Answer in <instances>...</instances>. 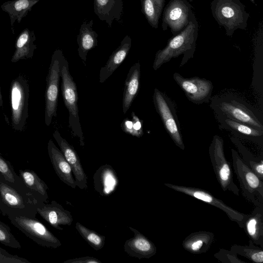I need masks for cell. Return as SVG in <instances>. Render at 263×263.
Returning a JSON list of instances; mask_svg holds the SVG:
<instances>
[{
	"mask_svg": "<svg viewBox=\"0 0 263 263\" xmlns=\"http://www.w3.org/2000/svg\"><path fill=\"white\" fill-rule=\"evenodd\" d=\"M0 174L2 175L6 180L14 184L22 192L32 196L30 191L27 188L20 176L14 171L11 163L8 160L5 159L2 156L1 153Z\"/></svg>",
	"mask_w": 263,
	"mask_h": 263,
	"instance_id": "4dcf8cb0",
	"label": "cell"
},
{
	"mask_svg": "<svg viewBox=\"0 0 263 263\" xmlns=\"http://www.w3.org/2000/svg\"><path fill=\"white\" fill-rule=\"evenodd\" d=\"M93 9L99 18L111 27L114 21L121 22L123 11L122 0H94Z\"/></svg>",
	"mask_w": 263,
	"mask_h": 263,
	"instance_id": "7402d4cb",
	"label": "cell"
},
{
	"mask_svg": "<svg viewBox=\"0 0 263 263\" xmlns=\"http://www.w3.org/2000/svg\"><path fill=\"white\" fill-rule=\"evenodd\" d=\"M61 91L64 103L69 112V127L72 134L79 138L80 145H85L78 107V95L76 83L71 76L68 62L63 55L61 60Z\"/></svg>",
	"mask_w": 263,
	"mask_h": 263,
	"instance_id": "5b68a950",
	"label": "cell"
},
{
	"mask_svg": "<svg viewBox=\"0 0 263 263\" xmlns=\"http://www.w3.org/2000/svg\"><path fill=\"white\" fill-rule=\"evenodd\" d=\"M214 240V233L199 231L187 236L183 240L182 246L186 251L194 254L206 252L211 248Z\"/></svg>",
	"mask_w": 263,
	"mask_h": 263,
	"instance_id": "4316f807",
	"label": "cell"
},
{
	"mask_svg": "<svg viewBox=\"0 0 263 263\" xmlns=\"http://www.w3.org/2000/svg\"><path fill=\"white\" fill-rule=\"evenodd\" d=\"M47 151L53 169L59 179L66 185L75 189L77 186L71 168L62 152L51 139L47 144Z\"/></svg>",
	"mask_w": 263,
	"mask_h": 263,
	"instance_id": "d6986e66",
	"label": "cell"
},
{
	"mask_svg": "<svg viewBox=\"0 0 263 263\" xmlns=\"http://www.w3.org/2000/svg\"><path fill=\"white\" fill-rule=\"evenodd\" d=\"M0 263H31L27 259L13 255L0 247Z\"/></svg>",
	"mask_w": 263,
	"mask_h": 263,
	"instance_id": "8d00e7d4",
	"label": "cell"
},
{
	"mask_svg": "<svg viewBox=\"0 0 263 263\" xmlns=\"http://www.w3.org/2000/svg\"><path fill=\"white\" fill-rule=\"evenodd\" d=\"M3 98L1 90V86H0V107H3Z\"/></svg>",
	"mask_w": 263,
	"mask_h": 263,
	"instance_id": "ab89813d",
	"label": "cell"
},
{
	"mask_svg": "<svg viewBox=\"0 0 263 263\" xmlns=\"http://www.w3.org/2000/svg\"><path fill=\"white\" fill-rule=\"evenodd\" d=\"M35 39L33 30H30L27 28L23 30L16 40L15 50L12 57L11 62L15 63L21 60L32 58L34 51L37 48L34 44Z\"/></svg>",
	"mask_w": 263,
	"mask_h": 263,
	"instance_id": "83f0119b",
	"label": "cell"
},
{
	"mask_svg": "<svg viewBox=\"0 0 263 263\" xmlns=\"http://www.w3.org/2000/svg\"><path fill=\"white\" fill-rule=\"evenodd\" d=\"M53 137L71 168L76 186L81 190L86 189L87 188V177L77 152L72 145L62 137L58 130L54 132Z\"/></svg>",
	"mask_w": 263,
	"mask_h": 263,
	"instance_id": "9a60e30c",
	"label": "cell"
},
{
	"mask_svg": "<svg viewBox=\"0 0 263 263\" xmlns=\"http://www.w3.org/2000/svg\"><path fill=\"white\" fill-rule=\"evenodd\" d=\"M223 140L215 135L209 148V156L217 180L223 191H229L239 196V189L234 182L231 164L226 158Z\"/></svg>",
	"mask_w": 263,
	"mask_h": 263,
	"instance_id": "52a82bcc",
	"label": "cell"
},
{
	"mask_svg": "<svg viewBox=\"0 0 263 263\" xmlns=\"http://www.w3.org/2000/svg\"><path fill=\"white\" fill-rule=\"evenodd\" d=\"M10 222L37 244L55 249L62 246L60 240L36 217L7 215Z\"/></svg>",
	"mask_w": 263,
	"mask_h": 263,
	"instance_id": "ba28073f",
	"label": "cell"
},
{
	"mask_svg": "<svg viewBox=\"0 0 263 263\" xmlns=\"http://www.w3.org/2000/svg\"><path fill=\"white\" fill-rule=\"evenodd\" d=\"M230 250L237 255L243 256L255 263L263 262V248L249 240V245H234Z\"/></svg>",
	"mask_w": 263,
	"mask_h": 263,
	"instance_id": "1f68e13d",
	"label": "cell"
},
{
	"mask_svg": "<svg viewBox=\"0 0 263 263\" xmlns=\"http://www.w3.org/2000/svg\"><path fill=\"white\" fill-rule=\"evenodd\" d=\"M18 172V175L32 196L40 202H47L48 187L46 183L32 170H19Z\"/></svg>",
	"mask_w": 263,
	"mask_h": 263,
	"instance_id": "d4e9b609",
	"label": "cell"
},
{
	"mask_svg": "<svg viewBox=\"0 0 263 263\" xmlns=\"http://www.w3.org/2000/svg\"><path fill=\"white\" fill-rule=\"evenodd\" d=\"M140 83V65L139 62L134 64L127 73L123 89L122 109L126 113L137 96Z\"/></svg>",
	"mask_w": 263,
	"mask_h": 263,
	"instance_id": "cb8c5ba5",
	"label": "cell"
},
{
	"mask_svg": "<svg viewBox=\"0 0 263 263\" xmlns=\"http://www.w3.org/2000/svg\"><path fill=\"white\" fill-rule=\"evenodd\" d=\"M40 0H13L4 3L1 8L7 12L10 18L11 29L14 34V23L16 21L20 23L22 18L31 11L32 7Z\"/></svg>",
	"mask_w": 263,
	"mask_h": 263,
	"instance_id": "f1b7e54d",
	"label": "cell"
},
{
	"mask_svg": "<svg viewBox=\"0 0 263 263\" xmlns=\"http://www.w3.org/2000/svg\"><path fill=\"white\" fill-rule=\"evenodd\" d=\"M198 35V23L194 13L189 25L180 33L173 35L165 47L159 50L155 54L153 68L158 69L172 59L183 54L179 67H182L193 58Z\"/></svg>",
	"mask_w": 263,
	"mask_h": 263,
	"instance_id": "6da1fadb",
	"label": "cell"
},
{
	"mask_svg": "<svg viewBox=\"0 0 263 263\" xmlns=\"http://www.w3.org/2000/svg\"><path fill=\"white\" fill-rule=\"evenodd\" d=\"M165 2V0H141V11L148 24L155 29L158 28Z\"/></svg>",
	"mask_w": 263,
	"mask_h": 263,
	"instance_id": "f546056e",
	"label": "cell"
},
{
	"mask_svg": "<svg viewBox=\"0 0 263 263\" xmlns=\"http://www.w3.org/2000/svg\"><path fill=\"white\" fill-rule=\"evenodd\" d=\"M93 20L84 21L77 35L79 55L85 64L88 52L98 45V35L93 29Z\"/></svg>",
	"mask_w": 263,
	"mask_h": 263,
	"instance_id": "484cf974",
	"label": "cell"
},
{
	"mask_svg": "<svg viewBox=\"0 0 263 263\" xmlns=\"http://www.w3.org/2000/svg\"><path fill=\"white\" fill-rule=\"evenodd\" d=\"M132 120L134 131L133 136L140 137L143 134V121L137 117L134 112H132Z\"/></svg>",
	"mask_w": 263,
	"mask_h": 263,
	"instance_id": "74e56055",
	"label": "cell"
},
{
	"mask_svg": "<svg viewBox=\"0 0 263 263\" xmlns=\"http://www.w3.org/2000/svg\"><path fill=\"white\" fill-rule=\"evenodd\" d=\"M75 228L82 237L95 250L98 251L103 248L105 241L104 236L88 229L79 222H76Z\"/></svg>",
	"mask_w": 263,
	"mask_h": 263,
	"instance_id": "d6a6232c",
	"label": "cell"
},
{
	"mask_svg": "<svg viewBox=\"0 0 263 263\" xmlns=\"http://www.w3.org/2000/svg\"><path fill=\"white\" fill-rule=\"evenodd\" d=\"M166 187L214 206L226 214L230 220L235 222L240 228L244 213H240L226 204L211 193L202 189L182 185L164 183Z\"/></svg>",
	"mask_w": 263,
	"mask_h": 263,
	"instance_id": "4fadbf2b",
	"label": "cell"
},
{
	"mask_svg": "<svg viewBox=\"0 0 263 263\" xmlns=\"http://www.w3.org/2000/svg\"><path fill=\"white\" fill-rule=\"evenodd\" d=\"M240 228L250 241L263 248V205L256 206L249 214H244Z\"/></svg>",
	"mask_w": 263,
	"mask_h": 263,
	"instance_id": "ffe728a7",
	"label": "cell"
},
{
	"mask_svg": "<svg viewBox=\"0 0 263 263\" xmlns=\"http://www.w3.org/2000/svg\"><path fill=\"white\" fill-rule=\"evenodd\" d=\"M216 118L219 126L230 131L235 138L248 140L262 145L263 130L224 117L216 116Z\"/></svg>",
	"mask_w": 263,
	"mask_h": 263,
	"instance_id": "ac0fdd59",
	"label": "cell"
},
{
	"mask_svg": "<svg viewBox=\"0 0 263 263\" xmlns=\"http://www.w3.org/2000/svg\"><path fill=\"white\" fill-rule=\"evenodd\" d=\"M155 107L163 126L175 145L182 150L185 146L180 124L173 101L164 93L155 88L153 97Z\"/></svg>",
	"mask_w": 263,
	"mask_h": 263,
	"instance_id": "30bf717a",
	"label": "cell"
},
{
	"mask_svg": "<svg viewBox=\"0 0 263 263\" xmlns=\"http://www.w3.org/2000/svg\"><path fill=\"white\" fill-rule=\"evenodd\" d=\"M173 79L192 102L201 104L209 101L213 89L211 81L197 77L186 78L177 72Z\"/></svg>",
	"mask_w": 263,
	"mask_h": 263,
	"instance_id": "5bb4252c",
	"label": "cell"
},
{
	"mask_svg": "<svg viewBox=\"0 0 263 263\" xmlns=\"http://www.w3.org/2000/svg\"><path fill=\"white\" fill-rule=\"evenodd\" d=\"M187 0H170L164 8L161 27L163 31L170 29L175 35L189 24L194 12Z\"/></svg>",
	"mask_w": 263,
	"mask_h": 263,
	"instance_id": "7c38bea8",
	"label": "cell"
},
{
	"mask_svg": "<svg viewBox=\"0 0 263 263\" xmlns=\"http://www.w3.org/2000/svg\"><path fill=\"white\" fill-rule=\"evenodd\" d=\"M63 55L59 49L53 52L46 78L45 123L47 126H49L53 118L57 117L61 60Z\"/></svg>",
	"mask_w": 263,
	"mask_h": 263,
	"instance_id": "8fae6325",
	"label": "cell"
},
{
	"mask_svg": "<svg viewBox=\"0 0 263 263\" xmlns=\"http://www.w3.org/2000/svg\"><path fill=\"white\" fill-rule=\"evenodd\" d=\"M193 1H196V0H189V2H193Z\"/></svg>",
	"mask_w": 263,
	"mask_h": 263,
	"instance_id": "60d3db41",
	"label": "cell"
},
{
	"mask_svg": "<svg viewBox=\"0 0 263 263\" xmlns=\"http://www.w3.org/2000/svg\"><path fill=\"white\" fill-rule=\"evenodd\" d=\"M95 191L103 197L110 195L118 185L119 180L114 168L109 164L100 166L93 176Z\"/></svg>",
	"mask_w": 263,
	"mask_h": 263,
	"instance_id": "44dd1931",
	"label": "cell"
},
{
	"mask_svg": "<svg viewBox=\"0 0 263 263\" xmlns=\"http://www.w3.org/2000/svg\"><path fill=\"white\" fill-rule=\"evenodd\" d=\"M214 257L223 263H246V261L240 260L237 254L231 250L220 249L214 254Z\"/></svg>",
	"mask_w": 263,
	"mask_h": 263,
	"instance_id": "d590c367",
	"label": "cell"
},
{
	"mask_svg": "<svg viewBox=\"0 0 263 263\" xmlns=\"http://www.w3.org/2000/svg\"><path fill=\"white\" fill-rule=\"evenodd\" d=\"M233 166L243 197L255 206L263 205V180L247 165L236 151L232 148Z\"/></svg>",
	"mask_w": 263,
	"mask_h": 263,
	"instance_id": "8992f818",
	"label": "cell"
},
{
	"mask_svg": "<svg viewBox=\"0 0 263 263\" xmlns=\"http://www.w3.org/2000/svg\"><path fill=\"white\" fill-rule=\"evenodd\" d=\"M128 228L134 235L124 244V250L128 255L139 259H148L154 256L157 252L155 244L137 230L131 227Z\"/></svg>",
	"mask_w": 263,
	"mask_h": 263,
	"instance_id": "2e32d148",
	"label": "cell"
},
{
	"mask_svg": "<svg viewBox=\"0 0 263 263\" xmlns=\"http://www.w3.org/2000/svg\"><path fill=\"white\" fill-rule=\"evenodd\" d=\"M210 107L216 116L224 117L263 130V125L254 108L240 98L231 95L216 96Z\"/></svg>",
	"mask_w": 263,
	"mask_h": 263,
	"instance_id": "3957f363",
	"label": "cell"
},
{
	"mask_svg": "<svg viewBox=\"0 0 263 263\" xmlns=\"http://www.w3.org/2000/svg\"><path fill=\"white\" fill-rule=\"evenodd\" d=\"M44 203L23 193L0 174V213L3 215L35 217L37 208Z\"/></svg>",
	"mask_w": 263,
	"mask_h": 263,
	"instance_id": "7a4b0ae2",
	"label": "cell"
},
{
	"mask_svg": "<svg viewBox=\"0 0 263 263\" xmlns=\"http://www.w3.org/2000/svg\"><path fill=\"white\" fill-rule=\"evenodd\" d=\"M233 142L237 145L239 153L242 156L240 157L260 179L263 180L262 158H257L254 157L250 152L247 150L240 142L236 141L235 139H234Z\"/></svg>",
	"mask_w": 263,
	"mask_h": 263,
	"instance_id": "836d02e7",
	"label": "cell"
},
{
	"mask_svg": "<svg viewBox=\"0 0 263 263\" xmlns=\"http://www.w3.org/2000/svg\"><path fill=\"white\" fill-rule=\"evenodd\" d=\"M0 243L10 248L21 249V245L11 232L8 225L0 221Z\"/></svg>",
	"mask_w": 263,
	"mask_h": 263,
	"instance_id": "e575fe53",
	"label": "cell"
},
{
	"mask_svg": "<svg viewBox=\"0 0 263 263\" xmlns=\"http://www.w3.org/2000/svg\"><path fill=\"white\" fill-rule=\"evenodd\" d=\"M29 87L22 76L13 79L10 85L11 123L15 130L23 131L28 117Z\"/></svg>",
	"mask_w": 263,
	"mask_h": 263,
	"instance_id": "9c48e42d",
	"label": "cell"
},
{
	"mask_svg": "<svg viewBox=\"0 0 263 263\" xmlns=\"http://www.w3.org/2000/svg\"><path fill=\"white\" fill-rule=\"evenodd\" d=\"M64 263H102L98 259L91 256H83L73 259H69Z\"/></svg>",
	"mask_w": 263,
	"mask_h": 263,
	"instance_id": "f35d334b",
	"label": "cell"
},
{
	"mask_svg": "<svg viewBox=\"0 0 263 263\" xmlns=\"http://www.w3.org/2000/svg\"><path fill=\"white\" fill-rule=\"evenodd\" d=\"M37 213L52 227L63 230L61 226H70L73 222L71 213L62 205L52 200L50 203H44L37 209Z\"/></svg>",
	"mask_w": 263,
	"mask_h": 263,
	"instance_id": "e0dca14e",
	"label": "cell"
},
{
	"mask_svg": "<svg viewBox=\"0 0 263 263\" xmlns=\"http://www.w3.org/2000/svg\"><path fill=\"white\" fill-rule=\"evenodd\" d=\"M211 10L217 24L232 36L237 29L246 30L249 13L240 0H212Z\"/></svg>",
	"mask_w": 263,
	"mask_h": 263,
	"instance_id": "277c9868",
	"label": "cell"
},
{
	"mask_svg": "<svg viewBox=\"0 0 263 263\" xmlns=\"http://www.w3.org/2000/svg\"><path fill=\"white\" fill-rule=\"evenodd\" d=\"M132 45L129 36L126 35L118 47L113 51L104 66L100 71L99 82H104L125 59Z\"/></svg>",
	"mask_w": 263,
	"mask_h": 263,
	"instance_id": "603a6c76",
	"label": "cell"
}]
</instances>
